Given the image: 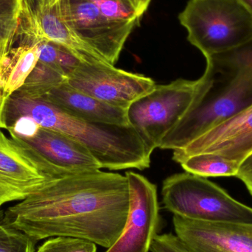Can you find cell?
I'll list each match as a JSON object with an SVG mask.
<instances>
[{"mask_svg": "<svg viewBox=\"0 0 252 252\" xmlns=\"http://www.w3.org/2000/svg\"><path fill=\"white\" fill-rule=\"evenodd\" d=\"M129 212L116 242L106 252H149L161 226L157 189L142 175L127 172Z\"/></svg>", "mask_w": 252, "mask_h": 252, "instance_id": "11", "label": "cell"}, {"mask_svg": "<svg viewBox=\"0 0 252 252\" xmlns=\"http://www.w3.org/2000/svg\"><path fill=\"white\" fill-rule=\"evenodd\" d=\"M76 118L116 126H128L127 109L100 101L68 85L66 82L41 97Z\"/></svg>", "mask_w": 252, "mask_h": 252, "instance_id": "15", "label": "cell"}, {"mask_svg": "<svg viewBox=\"0 0 252 252\" xmlns=\"http://www.w3.org/2000/svg\"><path fill=\"white\" fill-rule=\"evenodd\" d=\"M10 48V47H9ZM9 48H0V63H1V59H2L3 56L5 54L6 52L8 50Z\"/></svg>", "mask_w": 252, "mask_h": 252, "instance_id": "28", "label": "cell"}, {"mask_svg": "<svg viewBox=\"0 0 252 252\" xmlns=\"http://www.w3.org/2000/svg\"><path fill=\"white\" fill-rule=\"evenodd\" d=\"M164 208L190 220L252 223V207L232 198L216 184L192 173L172 175L163 182Z\"/></svg>", "mask_w": 252, "mask_h": 252, "instance_id": "6", "label": "cell"}, {"mask_svg": "<svg viewBox=\"0 0 252 252\" xmlns=\"http://www.w3.org/2000/svg\"><path fill=\"white\" fill-rule=\"evenodd\" d=\"M39 52V62L49 65L67 78L79 66L81 61L66 47L52 41L36 43Z\"/></svg>", "mask_w": 252, "mask_h": 252, "instance_id": "19", "label": "cell"}, {"mask_svg": "<svg viewBox=\"0 0 252 252\" xmlns=\"http://www.w3.org/2000/svg\"><path fill=\"white\" fill-rule=\"evenodd\" d=\"M31 237L16 229L5 219L4 212L0 210V252H36Z\"/></svg>", "mask_w": 252, "mask_h": 252, "instance_id": "20", "label": "cell"}, {"mask_svg": "<svg viewBox=\"0 0 252 252\" xmlns=\"http://www.w3.org/2000/svg\"><path fill=\"white\" fill-rule=\"evenodd\" d=\"M176 237L190 252H252V223H216L173 216Z\"/></svg>", "mask_w": 252, "mask_h": 252, "instance_id": "14", "label": "cell"}, {"mask_svg": "<svg viewBox=\"0 0 252 252\" xmlns=\"http://www.w3.org/2000/svg\"><path fill=\"white\" fill-rule=\"evenodd\" d=\"M15 39L35 44L46 40L66 47L82 62H106L68 26L59 0H22Z\"/></svg>", "mask_w": 252, "mask_h": 252, "instance_id": "10", "label": "cell"}, {"mask_svg": "<svg viewBox=\"0 0 252 252\" xmlns=\"http://www.w3.org/2000/svg\"><path fill=\"white\" fill-rule=\"evenodd\" d=\"M8 131L32 146L52 164L67 173H85L102 168L91 152L69 135L40 127L28 119L18 121Z\"/></svg>", "mask_w": 252, "mask_h": 252, "instance_id": "12", "label": "cell"}, {"mask_svg": "<svg viewBox=\"0 0 252 252\" xmlns=\"http://www.w3.org/2000/svg\"><path fill=\"white\" fill-rule=\"evenodd\" d=\"M188 173L202 177H229L238 176L240 164L212 153L195 154L180 163Z\"/></svg>", "mask_w": 252, "mask_h": 252, "instance_id": "17", "label": "cell"}, {"mask_svg": "<svg viewBox=\"0 0 252 252\" xmlns=\"http://www.w3.org/2000/svg\"><path fill=\"white\" fill-rule=\"evenodd\" d=\"M202 153L221 156L241 165L252 154V105L213 126L182 149L173 151V159Z\"/></svg>", "mask_w": 252, "mask_h": 252, "instance_id": "13", "label": "cell"}, {"mask_svg": "<svg viewBox=\"0 0 252 252\" xmlns=\"http://www.w3.org/2000/svg\"><path fill=\"white\" fill-rule=\"evenodd\" d=\"M128 212L126 176L97 170L59 178L4 216L36 242L72 237L109 249L122 233Z\"/></svg>", "mask_w": 252, "mask_h": 252, "instance_id": "1", "label": "cell"}, {"mask_svg": "<svg viewBox=\"0 0 252 252\" xmlns=\"http://www.w3.org/2000/svg\"><path fill=\"white\" fill-rule=\"evenodd\" d=\"M244 175L252 176V154L241 163L237 177L239 176H244Z\"/></svg>", "mask_w": 252, "mask_h": 252, "instance_id": "24", "label": "cell"}, {"mask_svg": "<svg viewBox=\"0 0 252 252\" xmlns=\"http://www.w3.org/2000/svg\"><path fill=\"white\" fill-rule=\"evenodd\" d=\"M243 5L245 6L252 14V0H238Z\"/></svg>", "mask_w": 252, "mask_h": 252, "instance_id": "27", "label": "cell"}, {"mask_svg": "<svg viewBox=\"0 0 252 252\" xmlns=\"http://www.w3.org/2000/svg\"><path fill=\"white\" fill-rule=\"evenodd\" d=\"M238 178L244 182L249 192H250V194L252 195V176H250V175H244V176H239Z\"/></svg>", "mask_w": 252, "mask_h": 252, "instance_id": "25", "label": "cell"}, {"mask_svg": "<svg viewBox=\"0 0 252 252\" xmlns=\"http://www.w3.org/2000/svg\"><path fill=\"white\" fill-rule=\"evenodd\" d=\"M202 79H177L156 85L127 109L129 124L136 129L151 152L159 148L166 135L197 104Z\"/></svg>", "mask_w": 252, "mask_h": 252, "instance_id": "7", "label": "cell"}, {"mask_svg": "<svg viewBox=\"0 0 252 252\" xmlns=\"http://www.w3.org/2000/svg\"><path fill=\"white\" fill-rule=\"evenodd\" d=\"M151 2V0H59L68 26L114 66Z\"/></svg>", "mask_w": 252, "mask_h": 252, "instance_id": "4", "label": "cell"}, {"mask_svg": "<svg viewBox=\"0 0 252 252\" xmlns=\"http://www.w3.org/2000/svg\"><path fill=\"white\" fill-rule=\"evenodd\" d=\"M66 83L100 101L124 109L156 87L151 78L103 62H81L66 78Z\"/></svg>", "mask_w": 252, "mask_h": 252, "instance_id": "9", "label": "cell"}, {"mask_svg": "<svg viewBox=\"0 0 252 252\" xmlns=\"http://www.w3.org/2000/svg\"><path fill=\"white\" fill-rule=\"evenodd\" d=\"M151 252H190L183 243L171 233L157 235L151 244Z\"/></svg>", "mask_w": 252, "mask_h": 252, "instance_id": "23", "label": "cell"}, {"mask_svg": "<svg viewBox=\"0 0 252 252\" xmlns=\"http://www.w3.org/2000/svg\"><path fill=\"white\" fill-rule=\"evenodd\" d=\"M36 252H97V246L81 238L54 237L38 247Z\"/></svg>", "mask_w": 252, "mask_h": 252, "instance_id": "22", "label": "cell"}, {"mask_svg": "<svg viewBox=\"0 0 252 252\" xmlns=\"http://www.w3.org/2000/svg\"><path fill=\"white\" fill-rule=\"evenodd\" d=\"M22 0H0V48L11 47L19 25Z\"/></svg>", "mask_w": 252, "mask_h": 252, "instance_id": "21", "label": "cell"}, {"mask_svg": "<svg viewBox=\"0 0 252 252\" xmlns=\"http://www.w3.org/2000/svg\"><path fill=\"white\" fill-rule=\"evenodd\" d=\"M20 118L76 139L91 152L102 168L143 170L151 165L152 152L130 125L85 121L41 97L32 98L16 91L6 99L1 116L2 128L7 130Z\"/></svg>", "mask_w": 252, "mask_h": 252, "instance_id": "2", "label": "cell"}, {"mask_svg": "<svg viewBox=\"0 0 252 252\" xmlns=\"http://www.w3.org/2000/svg\"><path fill=\"white\" fill-rule=\"evenodd\" d=\"M197 104L163 139L159 148L179 150L213 126L252 105V38L206 58Z\"/></svg>", "mask_w": 252, "mask_h": 252, "instance_id": "3", "label": "cell"}, {"mask_svg": "<svg viewBox=\"0 0 252 252\" xmlns=\"http://www.w3.org/2000/svg\"><path fill=\"white\" fill-rule=\"evenodd\" d=\"M66 81V77L59 71L38 61L33 70L18 91L28 97L40 98Z\"/></svg>", "mask_w": 252, "mask_h": 252, "instance_id": "18", "label": "cell"}, {"mask_svg": "<svg viewBox=\"0 0 252 252\" xmlns=\"http://www.w3.org/2000/svg\"><path fill=\"white\" fill-rule=\"evenodd\" d=\"M72 174L56 167L25 141L0 128V209L22 201L50 182Z\"/></svg>", "mask_w": 252, "mask_h": 252, "instance_id": "8", "label": "cell"}, {"mask_svg": "<svg viewBox=\"0 0 252 252\" xmlns=\"http://www.w3.org/2000/svg\"><path fill=\"white\" fill-rule=\"evenodd\" d=\"M179 19L205 59L252 38V14L238 0H189Z\"/></svg>", "mask_w": 252, "mask_h": 252, "instance_id": "5", "label": "cell"}, {"mask_svg": "<svg viewBox=\"0 0 252 252\" xmlns=\"http://www.w3.org/2000/svg\"><path fill=\"white\" fill-rule=\"evenodd\" d=\"M7 97L3 94L2 92L0 90V128L1 129V116H2L3 109H4V103Z\"/></svg>", "mask_w": 252, "mask_h": 252, "instance_id": "26", "label": "cell"}, {"mask_svg": "<svg viewBox=\"0 0 252 252\" xmlns=\"http://www.w3.org/2000/svg\"><path fill=\"white\" fill-rule=\"evenodd\" d=\"M38 59V44L13 41L0 63V90L7 98L23 86Z\"/></svg>", "mask_w": 252, "mask_h": 252, "instance_id": "16", "label": "cell"}]
</instances>
